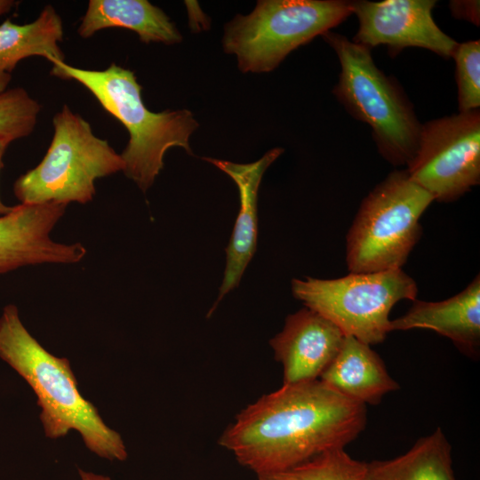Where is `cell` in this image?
<instances>
[{"label":"cell","instance_id":"cell-1","mask_svg":"<svg viewBox=\"0 0 480 480\" xmlns=\"http://www.w3.org/2000/svg\"><path fill=\"white\" fill-rule=\"evenodd\" d=\"M365 424V404L317 379L263 396L239 413L220 444L261 476L344 448Z\"/></svg>","mask_w":480,"mask_h":480},{"label":"cell","instance_id":"cell-16","mask_svg":"<svg viewBox=\"0 0 480 480\" xmlns=\"http://www.w3.org/2000/svg\"><path fill=\"white\" fill-rule=\"evenodd\" d=\"M111 28L132 30L145 44H174L182 40L165 12L147 0H90L77 28L79 36L90 38Z\"/></svg>","mask_w":480,"mask_h":480},{"label":"cell","instance_id":"cell-5","mask_svg":"<svg viewBox=\"0 0 480 480\" xmlns=\"http://www.w3.org/2000/svg\"><path fill=\"white\" fill-rule=\"evenodd\" d=\"M52 127L44 156L17 179L14 195L20 204H87L96 180L123 172L121 155L66 104L52 117Z\"/></svg>","mask_w":480,"mask_h":480},{"label":"cell","instance_id":"cell-14","mask_svg":"<svg viewBox=\"0 0 480 480\" xmlns=\"http://www.w3.org/2000/svg\"><path fill=\"white\" fill-rule=\"evenodd\" d=\"M404 316L390 321V332L430 329L450 339L465 355L476 357L480 347V276L460 293L442 301L413 300Z\"/></svg>","mask_w":480,"mask_h":480},{"label":"cell","instance_id":"cell-3","mask_svg":"<svg viewBox=\"0 0 480 480\" xmlns=\"http://www.w3.org/2000/svg\"><path fill=\"white\" fill-rule=\"evenodd\" d=\"M51 63L52 76L83 85L127 130L129 140L120 154L124 164L123 172L142 192L155 182L169 148L180 147L192 154L188 140L198 127L192 113L188 109L149 110L131 69L116 63L103 70L80 68L65 60Z\"/></svg>","mask_w":480,"mask_h":480},{"label":"cell","instance_id":"cell-7","mask_svg":"<svg viewBox=\"0 0 480 480\" xmlns=\"http://www.w3.org/2000/svg\"><path fill=\"white\" fill-rule=\"evenodd\" d=\"M353 14L351 1L261 0L225 26L222 45L242 72H269L293 50Z\"/></svg>","mask_w":480,"mask_h":480},{"label":"cell","instance_id":"cell-12","mask_svg":"<svg viewBox=\"0 0 480 480\" xmlns=\"http://www.w3.org/2000/svg\"><path fill=\"white\" fill-rule=\"evenodd\" d=\"M345 335L331 321L304 308L286 317L271 340L284 384L317 380L338 354Z\"/></svg>","mask_w":480,"mask_h":480},{"label":"cell","instance_id":"cell-2","mask_svg":"<svg viewBox=\"0 0 480 480\" xmlns=\"http://www.w3.org/2000/svg\"><path fill=\"white\" fill-rule=\"evenodd\" d=\"M0 357L36 393L46 436L58 438L76 429L97 455L111 460L126 459L120 435L103 422L96 407L80 394L69 361L45 350L22 324L12 304L4 308L0 317Z\"/></svg>","mask_w":480,"mask_h":480},{"label":"cell","instance_id":"cell-22","mask_svg":"<svg viewBox=\"0 0 480 480\" xmlns=\"http://www.w3.org/2000/svg\"><path fill=\"white\" fill-rule=\"evenodd\" d=\"M449 8L455 19L464 20L479 26L480 3L476 0H453L449 2Z\"/></svg>","mask_w":480,"mask_h":480},{"label":"cell","instance_id":"cell-9","mask_svg":"<svg viewBox=\"0 0 480 480\" xmlns=\"http://www.w3.org/2000/svg\"><path fill=\"white\" fill-rule=\"evenodd\" d=\"M410 179L434 200H457L480 182V111L458 112L421 124Z\"/></svg>","mask_w":480,"mask_h":480},{"label":"cell","instance_id":"cell-6","mask_svg":"<svg viewBox=\"0 0 480 480\" xmlns=\"http://www.w3.org/2000/svg\"><path fill=\"white\" fill-rule=\"evenodd\" d=\"M433 201L406 169L390 172L364 198L348 232L349 272L401 268L420 237V219Z\"/></svg>","mask_w":480,"mask_h":480},{"label":"cell","instance_id":"cell-24","mask_svg":"<svg viewBox=\"0 0 480 480\" xmlns=\"http://www.w3.org/2000/svg\"><path fill=\"white\" fill-rule=\"evenodd\" d=\"M16 5V1L0 0V17L10 12Z\"/></svg>","mask_w":480,"mask_h":480},{"label":"cell","instance_id":"cell-17","mask_svg":"<svg viewBox=\"0 0 480 480\" xmlns=\"http://www.w3.org/2000/svg\"><path fill=\"white\" fill-rule=\"evenodd\" d=\"M63 21L55 8L45 5L37 18L25 24L7 19L0 24V94L8 90L12 72L22 60L41 56L48 61L64 60L60 47Z\"/></svg>","mask_w":480,"mask_h":480},{"label":"cell","instance_id":"cell-20","mask_svg":"<svg viewBox=\"0 0 480 480\" xmlns=\"http://www.w3.org/2000/svg\"><path fill=\"white\" fill-rule=\"evenodd\" d=\"M41 104L21 87L0 94V138L12 142L35 130Z\"/></svg>","mask_w":480,"mask_h":480},{"label":"cell","instance_id":"cell-18","mask_svg":"<svg viewBox=\"0 0 480 480\" xmlns=\"http://www.w3.org/2000/svg\"><path fill=\"white\" fill-rule=\"evenodd\" d=\"M364 480H455L451 444L437 428L400 456L367 462Z\"/></svg>","mask_w":480,"mask_h":480},{"label":"cell","instance_id":"cell-23","mask_svg":"<svg viewBox=\"0 0 480 480\" xmlns=\"http://www.w3.org/2000/svg\"><path fill=\"white\" fill-rule=\"evenodd\" d=\"M11 142L7 140L0 138V171L3 168V156L5 153L6 148H8ZM12 207L5 205L0 197V216H3L8 213L11 211Z\"/></svg>","mask_w":480,"mask_h":480},{"label":"cell","instance_id":"cell-19","mask_svg":"<svg viewBox=\"0 0 480 480\" xmlns=\"http://www.w3.org/2000/svg\"><path fill=\"white\" fill-rule=\"evenodd\" d=\"M366 464L354 460L344 448H334L291 468L259 476V480H364Z\"/></svg>","mask_w":480,"mask_h":480},{"label":"cell","instance_id":"cell-13","mask_svg":"<svg viewBox=\"0 0 480 480\" xmlns=\"http://www.w3.org/2000/svg\"><path fill=\"white\" fill-rule=\"evenodd\" d=\"M283 152L282 148H274L265 153L261 158L251 164L204 158L235 181L240 198V210L226 249L224 277L219 296L210 313L215 309L218 303L229 291L239 284L246 267L256 252L259 188L266 170Z\"/></svg>","mask_w":480,"mask_h":480},{"label":"cell","instance_id":"cell-4","mask_svg":"<svg viewBox=\"0 0 480 480\" xmlns=\"http://www.w3.org/2000/svg\"><path fill=\"white\" fill-rule=\"evenodd\" d=\"M322 36L340 66L333 94L354 118L371 127L386 161L407 166L416 153L422 124L404 90L375 65L371 49L331 30Z\"/></svg>","mask_w":480,"mask_h":480},{"label":"cell","instance_id":"cell-10","mask_svg":"<svg viewBox=\"0 0 480 480\" xmlns=\"http://www.w3.org/2000/svg\"><path fill=\"white\" fill-rule=\"evenodd\" d=\"M436 4L435 0L351 1L359 23L352 41L369 49L386 45L391 55L418 47L452 58L459 43L435 22Z\"/></svg>","mask_w":480,"mask_h":480},{"label":"cell","instance_id":"cell-8","mask_svg":"<svg viewBox=\"0 0 480 480\" xmlns=\"http://www.w3.org/2000/svg\"><path fill=\"white\" fill-rule=\"evenodd\" d=\"M293 296L334 324L345 336L367 344L390 332L389 313L402 300H416L415 281L402 268L349 273L336 279H292Z\"/></svg>","mask_w":480,"mask_h":480},{"label":"cell","instance_id":"cell-15","mask_svg":"<svg viewBox=\"0 0 480 480\" xmlns=\"http://www.w3.org/2000/svg\"><path fill=\"white\" fill-rule=\"evenodd\" d=\"M319 380L364 404H378L385 395L399 389L379 355L370 345L351 336H345Z\"/></svg>","mask_w":480,"mask_h":480},{"label":"cell","instance_id":"cell-11","mask_svg":"<svg viewBox=\"0 0 480 480\" xmlns=\"http://www.w3.org/2000/svg\"><path fill=\"white\" fill-rule=\"evenodd\" d=\"M67 206L20 204L0 216V276L26 266L74 264L84 258L82 244L58 243L50 236Z\"/></svg>","mask_w":480,"mask_h":480},{"label":"cell","instance_id":"cell-25","mask_svg":"<svg viewBox=\"0 0 480 480\" xmlns=\"http://www.w3.org/2000/svg\"><path fill=\"white\" fill-rule=\"evenodd\" d=\"M79 474L82 480H111L109 477L85 472L81 469L79 470Z\"/></svg>","mask_w":480,"mask_h":480},{"label":"cell","instance_id":"cell-21","mask_svg":"<svg viewBox=\"0 0 480 480\" xmlns=\"http://www.w3.org/2000/svg\"><path fill=\"white\" fill-rule=\"evenodd\" d=\"M452 58L455 61L459 112L479 109L480 41L458 44Z\"/></svg>","mask_w":480,"mask_h":480}]
</instances>
